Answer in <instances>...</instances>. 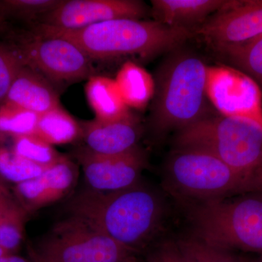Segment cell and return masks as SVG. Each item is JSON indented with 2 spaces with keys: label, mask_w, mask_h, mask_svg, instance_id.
Here are the masks:
<instances>
[{
  "label": "cell",
  "mask_w": 262,
  "mask_h": 262,
  "mask_svg": "<svg viewBox=\"0 0 262 262\" xmlns=\"http://www.w3.org/2000/svg\"><path fill=\"white\" fill-rule=\"evenodd\" d=\"M67 210L136 255L152 247L166 211L163 198L140 182L115 192L85 187L68 198Z\"/></svg>",
  "instance_id": "1"
},
{
  "label": "cell",
  "mask_w": 262,
  "mask_h": 262,
  "mask_svg": "<svg viewBox=\"0 0 262 262\" xmlns=\"http://www.w3.org/2000/svg\"><path fill=\"white\" fill-rule=\"evenodd\" d=\"M31 31L67 39L80 48L93 61L130 56L147 59L176 51L194 37V29L129 18L115 19L73 30L33 24Z\"/></svg>",
  "instance_id": "2"
},
{
  "label": "cell",
  "mask_w": 262,
  "mask_h": 262,
  "mask_svg": "<svg viewBox=\"0 0 262 262\" xmlns=\"http://www.w3.org/2000/svg\"><path fill=\"white\" fill-rule=\"evenodd\" d=\"M206 70L199 57L187 51L176 50L164 62L155 80L150 113L154 134L179 131L205 117Z\"/></svg>",
  "instance_id": "3"
},
{
  "label": "cell",
  "mask_w": 262,
  "mask_h": 262,
  "mask_svg": "<svg viewBox=\"0 0 262 262\" xmlns=\"http://www.w3.org/2000/svg\"><path fill=\"white\" fill-rule=\"evenodd\" d=\"M182 202L193 237L226 251L262 254V189L234 198Z\"/></svg>",
  "instance_id": "4"
},
{
  "label": "cell",
  "mask_w": 262,
  "mask_h": 262,
  "mask_svg": "<svg viewBox=\"0 0 262 262\" xmlns=\"http://www.w3.org/2000/svg\"><path fill=\"white\" fill-rule=\"evenodd\" d=\"M174 144L176 150L211 155L237 171L257 179L262 168V127L248 119L203 117L179 130Z\"/></svg>",
  "instance_id": "5"
},
{
  "label": "cell",
  "mask_w": 262,
  "mask_h": 262,
  "mask_svg": "<svg viewBox=\"0 0 262 262\" xmlns=\"http://www.w3.org/2000/svg\"><path fill=\"white\" fill-rule=\"evenodd\" d=\"M165 175L169 190L181 201L225 199L262 189L256 177L194 150H175L167 163Z\"/></svg>",
  "instance_id": "6"
},
{
  "label": "cell",
  "mask_w": 262,
  "mask_h": 262,
  "mask_svg": "<svg viewBox=\"0 0 262 262\" xmlns=\"http://www.w3.org/2000/svg\"><path fill=\"white\" fill-rule=\"evenodd\" d=\"M27 251L29 259L39 262H124L134 254L72 214L55 224L37 244L29 245Z\"/></svg>",
  "instance_id": "7"
},
{
  "label": "cell",
  "mask_w": 262,
  "mask_h": 262,
  "mask_svg": "<svg viewBox=\"0 0 262 262\" xmlns=\"http://www.w3.org/2000/svg\"><path fill=\"white\" fill-rule=\"evenodd\" d=\"M8 39L15 45L26 66L42 74L52 84H68L96 75L94 61L75 44L32 31Z\"/></svg>",
  "instance_id": "8"
},
{
  "label": "cell",
  "mask_w": 262,
  "mask_h": 262,
  "mask_svg": "<svg viewBox=\"0 0 262 262\" xmlns=\"http://www.w3.org/2000/svg\"><path fill=\"white\" fill-rule=\"evenodd\" d=\"M207 97L223 116L241 117L262 127V95L257 84L228 66H207Z\"/></svg>",
  "instance_id": "9"
},
{
  "label": "cell",
  "mask_w": 262,
  "mask_h": 262,
  "mask_svg": "<svg viewBox=\"0 0 262 262\" xmlns=\"http://www.w3.org/2000/svg\"><path fill=\"white\" fill-rule=\"evenodd\" d=\"M262 36V0H234L194 29L198 37L212 49L241 46Z\"/></svg>",
  "instance_id": "10"
},
{
  "label": "cell",
  "mask_w": 262,
  "mask_h": 262,
  "mask_svg": "<svg viewBox=\"0 0 262 262\" xmlns=\"http://www.w3.org/2000/svg\"><path fill=\"white\" fill-rule=\"evenodd\" d=\"M73 156L82 167L86 187L98 192H115L137 184L146 165L145 153L139 146L116 155L95 154L82 146Z\"/></svg>",
  "instance_id": "11"
},
{
  "label": "cell",
  "mask_w": 262,
  "mask_h": 262,
  "mask_svg": "<svg viewBox=\"0 0 262 262\" xmlns=\"http://www.w3.org/2000/svg\"><path fill=\"white\" fill-rule=\"evenodd\" d=\"M147 13L146 5L139 0H61L34 24L73 30L115 19L141 20Z\"/></svg>",
  "instance_id": "12"
},
{
  "label": "cell",
  "mask_w": 262,
  "mask_h": 262,
  "mask_svg": "<svg viewBox=\"0 0 262 262\" xmlns=\"http://www.w3.org/2000/svg\"><path fill=\"white\" fill-rule=\"evenodd\" d=\"M80 177L78 163L67 155L39 177L12 187L15 199L29 215L72 195Z\"/></svg>",
  "instance_id": "13"
},
{
  "label": "cell",
  "mask_w": 262,
  "mask_h": 262,
  "mask_svg": "<svg viewBox=\"0 0 262 262\" xmlns=\"http://www.w3.org/2000/svg\"><path fill=\"white\" fill-rule=\"evenodd\" d=\"M84 147L100 155L122 154L138 146L142 134L140 120L130 113L122 120L102 122L94 119L80 121Z\"/></svg>",
  "instance_id": "14"
},
{
  "label": "cell",
  "mask_w": 262,
  "mask_h": 262,
  "mask_svg": "<svg viewBox=\"0 0 262 262\" xmlns=\"http://www.w3.org/2000/svg\"><path fill=\"white\" fill-rule=\"evenodd\" d=\"M234 0H152L155 21L172 27L196 29L210 15L227 9Z\"/></svg>",
  "instance_id": "15"
},
{
  "label": "cell",
  "mask_w": 262,
  "mask_h": 262,
  "mask_svg": "<svg viewBox=\"0 0 262 262\" xmlns=\"http://www.w3.org/2000/svg\"><path fill=\"white\" fill-rule=\"evenodd\" d=\"M5 102L13 103L39 115L60 106L55 86L28 66H24L19 72Z\"/></svg>",
  "instance_id": "16"
},
{
  "label": "cell",
  "mask_w": 262,
  "mask_h": 262,
  "mask_svg": "<svg viewBox=\"0 0 262 262\" xmlns=\"http://www.w3.org/2000/svg\"><path fill=\"white\" fill-rule=\"evenodd\" d=\"M84 91L88 102L96 115L95 119L99 121H117L130 113L113 79L93 76L88 80Z\"/></svg>",
  "instance_id": "17"
},
{
  "label": "cell",
  "mask_w": 262,
  "mask_h": 262,
  "mask_svg": "<svg viewBox=\"0 0 262 262\" xmlns=\"http://www.w3.org/2000/svg\"><path fill=\"white\" fill-rule=\"evenodd\" d=\"M115 80L129 108L142 110L154 96V79L145 69L134 62H125Z\"/></svg>",
  "instance_id": "18"
},
{
  "label": "cell",
  "mask_w": 262,
  "mask_h": 262,
  "mask_svg": "<svg viewBox=\"0 0 262 262\" xmlns=\"http://www.w3.org/2000/svg\"><path fill=\"white\" fill-rule=\"evenodd\" d=\"M80 122L61 105L39 115L35 135L51 145H66L81 139Z\"/></svg>",
  "instance_id": "19"
},
{
  "label": "cell",
  "mask_w": 262,
  "mask_h": 262,
  "mask_svg": "<svg viewBox=\"0 0 262 262\" xmlns=\"http://www.w3.org/2000/svg\"><path fill=\"white\" fill-rule=\"evenodd\" d=\"M232 67L248 76L262 89V36L241 46L215 51Z\"/></svg>",
  "instance_id": "20"
},
{
  "label": "cell",
  "mask_w": 262,
  "mask_h": 262,
  "mask_svg": "<svg viewBox=\"0 0 262 262\" xmlns=\"http://www.w3.org/2000/svg\"><path fill=\"white\" fill-rule=\"evenodd\" d=\"M39 115L13 103L0 105V136L6 139L34 135Z\"/></svg>",
  "instance_id": "21"
},
{
  "label": "cell",
  "mask_w": 262,
  "mask_h": 262,
  "mask_svg": "<svg viewBox=\"0 0 262 262\" xmlns=\"http://www.w3.org/2000/svg\"><path fill=\"white\" fill-rule=\"evenodd\" d=\"M46 169L17 154L12 148L0 146V178L8 184L15 185L31 180Z\"/></svg>",
  "instance_id": "22"
},
{
  "label": "cell",
  "mask_w": 262,
  "mask_h": 262,
  "mask_svg": "<svg viewBox=\"0 0 262 262\" xmlns=\"http://www.w3.org/2000/svg\"><path fill=\"white\" fill-rule=\"evenodd\" d=\"M61 0H0V21L36 22L61 3Z\"/></svg>",
  "instance_id": "23"
},
{
  "label": "cell",
  "mask_w": 262,
  "mask_h": 262,
  "mask_svg": "<svg viewBox=\"0 0 262 262\" xmlns=\"http://www.w3.org/2000/svg\"><path fill=\"white\" fill-rule=\"evenodd\" d=\"M12 149L32 163L45 168L58 163L64 155L58 152L54 146L48 144L35 134L13 138Z\"/></svg>",
  "instance_id": "24"
},
{
  "label": "cell",
  "mask_w": 262,
  "mask_h": 262,
  "mask_svg": "<svg viewBox=\"0 0 262 262\" xmlns=\"http://www.w3.org/2000/svg\"><path fill=\"white\" fill-rule=\"evenodd\" d=\"M185 262H242L232 251L213 247L194 237L176 241Z\"/></svg>",
  "instance_id": "25"
},
{
  "label": "cell",
  "mask_w": 262,
  "mask_h": 262,
  "mask_svg": "<svg viewBox=\"0 0 262 262\" xmlns=\"http://www.w3.org/2000/svg\"><path fill=\"white\" fill-rule=\"evenodd\" d=\"M25 63L18 49L9 39H0V105Z\"/></svg>",
  "instance_id": "26"
},
{
  "label": "cell",
  "mask_w": 262,
  "mask_h": 262,
  "mask_svg": "<svg viewBox=\"0 0 262 262\" xmlns=\"http://www.w3.org/2000/svg\"><path fill=\"white\" fill-rule=\"evenodd\" d=\"M29 215L19 207L0 220V245L10 255L17 254L20 249Z\"/></svg>",
  "instance_id": "27"
},
{
  "label": "cell",
  "mask_w": 262,
  "mask_h": 262,
  "mask_svg": "<svg viewBox=\"0 0 262 262\" xmlns=\"http://www.w3.org/2000/svg\"><path fill=\"white\" fill-rule=\"evenodd\" d=\"M144 254L146 262H185L176 242L170 241L155 244Z\"/></svg>",
  "instance_id": "28"
},
{
  "label": "cell",
  "mask_w": 262,
  "mask_h": 262,
  "mask_svg": "<svg viewBox=\"0 0 262 262\" xmlns=\"http://www.w3.org/2000/svg\"><path fill=\"white\" fill-rule=\"evenodd\" d=\"M8 183L0 178V220L19 207L13 190Z\"/></svg>",
  "instance_id": "29"
},
{
  "label": "cell",
  "mask_w": 262,
  "mask_h": 262,
  "mask_svg": "<svg viewBox=\"0 0 262 262\" xmlns=\"http://www.w3.org/2000/svg\"><path fill=\"white\" fill-rule=\"evenodd\" d=\"M0 262H32L30 259H27L18 256V254L10 255L6 257L0 258Z\"/></svg>",
  "instance_id": "30"
},
{
  "label": "cell",
  "mask_w": 262,
  "mask_h": 262,
  "mask_svg": "<svg viewBox=\"0 0 262 262\" xmlns=\"http://www.w3.org/2000/svg\"><path fill=\"white\" fill-rule=\"evenodd\" d=\"M124 262H141L140 260L139 259V258L136 256V255L133 254L130 255L129 257H127L125 261Z\"/></svg>",
  "instance_id": "31"
},
{
  "label": "cell",
  "mask_w": 262,
  "mask_h": 262,
  "mask_svg": "<svg viewBox=\"0 0 262 262\" xmlns=\"http://www.w3.org/2000/svg\"><path fill=\"white\" fill-rule=\"evenodd\" d=\"M8 256H10V253L7 252L4 248L2 247L1 245H0V258H5Z\"/></svg>",
  "instance_id": "32"
},
{
  "label": "cell",
  "mask_w": 262,
  "mask_h": 262,
  "mask_svg": "<svg viewBox=\"0 0 262 262\" xmlns=\"http://www.w3.org/2000/svg\"><path fill=\"white\" fill-rule=\"evenodd\" d=\"M257 177L258 179H259L260 182H261L262 184V168L258 170L257 173Z\"/></svg>",
  "instance_id": "33"
},
{
  "label": "cell",
  "mask_w": 262,
  "mask_h": 262,
  "mask_svg": "<svg viewBox=\"0 0 262 262\" xmlns=\"http://www.w3.org/2000/svg\"><path fill=\"white\" fill-rule=\"evenodd\" d=\"M5 138L3 137V136H0V146L4 145V143L5 142Z\"/></svg>",
  "instance_id": "34"
},
{
  "label": "cell",
  "mask_w": 262,
  "mask_h": 262,
  "mask_svg": "<svg viewBox=\"0 0 262 262\" xmlns=\"http://www.w3.org/2000/svg\"><path fill=\"white\" fill-rule=\"evenodd\" d=\"M242 262H256L251 261V260L246 259V258H242Z\"/></svg>",
  "instance_id": "35"
},
{
  "label": "cell",
  "mask_w": 262,
  "mask_h": 262,
  "mask_svg": "<svg viewBox=\"0 0 262 262\" xmlns=\"http://www.w3.org/2000/svg\"><path fill=\"white\" fill-rule=\"evenodd\" d=\"M256 262H262V254L260 256L259 258L256 261Z\"/></svg>",
  "instance_id": "36"
},
{
  "label": "cell",
  "mask_w": 262,
  "mask_h": 262,
  "mask_svg": "<svg viewBox=\"0 0 262 262\" xmlns=\"http://www.w3.org/2000/svg\"><path fill=\"white\" fill-rule=\"evenodd\" d=\"M30 261H32V262H39V261H36V260H32V259H30Z\"/></svg>",
  "instance_id": "37"
},
{
  "label": "cell",
  "mask_w": 262,
  "mask_h": 262,
  "mask_svg": "<svg viewBox=\"0 0 262 262\" xmlns=\"http://www.w3.org/2000/svg\"><path fill=\"white\" fill-rule=\"evenodd\" d=\"M2 24H3V23H2L1 21H0V29H1Z\"/></svg>",
  "instance_id": "38"
}]
</instances>
